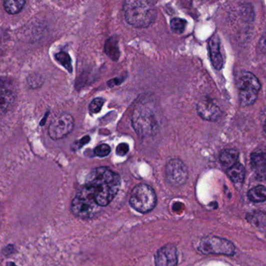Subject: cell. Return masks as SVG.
Segmentation results:
<instances>
[{
	"label": "cell",
	"instance_id": "6da1fadb",
	"mask_svg": "<svg viewBox=\"0 0 266 266\" xmlns=\"http://www.w3.org/2000/svg\"><path fill=\"white\" fill-rule=\"evenodd\" d=\"M84 187L102 208L108 205L117 195L121 187V178L109 168H95L86 176Z\"/></svg>",
	"mask_w": 266,
	"mask_h": 266
},
{
	"label": "cell",
	"instance_id": "7a4b0ae2",
	"mask_svg": "<svg viewBox=\"0 0 266 266\" xmlns=\"http://www.w3.org/2000/svg\"><path fill=\"white\" fill-rule=\"evenodd\" d=\"M126 22L135 28H146L152 25L156 18L154 4L144 0H127L123 5Z\"/></svg>",
	"mask_w": 266,
	"mask_h": 266
},
{
	"label": "cell",
	"instance_id": "3957f363",
	"mask_svg": "<svg viewBox=\"0 0 266 266\" xmlns=\"http://www.w3.org/2000/svg\"><path fill=\"white\" fill-rule=\"evenodd\" d=\"M132 124L141 138L152 137L158 131V120L154 112L148 107L141 106L134 111Z\"/></svg>",
	"mask_w": 266,
	"mask_h": 266
},
{
	"label": "cell",
	"instance_id": "277c9868",
	"mask_svg": "<svg viewBox=\"0 0 266 266\" xmlns=\"http://www.w3.org/2000/svg\"><path fill=\"white\" fill-rule=\"evenodd\" d=\"M158 197L154 188L148 184L136 186L130 195V204L140 213L146 214L156 207Z\"/></svg>",
	"mask_w": 266,
	"mask_h": 266
},
{
	"label": "cell",
	"instance_id": "5b68a950",
	"mask_svg": "<svg viewBox=\"0 0 266 266\" xmlns=\"http://www.w3.org/2000/svg\"><path fill=\"white\" fill-rule=\"evenodd\" d=\"M96 201L84 187L77 193L71 203V211L81 219H89L94 217L100 211Z\"/></svg>",
	"mask_w": 266,
	"mask_h": 266
},
{
	"label": "cell",
	"instance_id": "8992f818",
	"mask_svg": "<svg viewBox=\"0 0 266 266\" xmlns=\"http://www.w3.org/2000/svg\"><path fill=\"white\" fill-rule=\"evenodd\" d=\"M198 250L204 254H220L232 256L235 254V246L225 238L216 236H206L202 238Z\"/></svg>",
	"mask_w": 266,
	"mask_h": 266
},
{
	"label": "cell",
	"instance_id": "52a82bcc",
	"mask_svg": "<svg viewBox=\"0 0 266 266\" xmlns=\"http://www.w3.org/2000/svg\"><path fill=\"white\" fill-rule=\"evenodd\" d=\"M165 177L168 183L174 187L182 186L188 177L187 166L180 159H172L166 163Z\"/></svg>",
	"mask_w": 266,
	"mask_h": 266
},
{
	"label": "cell",
	"instance_id": "ba28073f",
	"mask_svg": "<svg viewBox=\"0 0 266 266\" xmlns=\"http://www.w3.org/2000/svg\"><path fill=\"white\" fill-rule=\"evenodd\" d=\"M74 117L68 113H62L52 121L48 127V134L52 140H60L66 138L72 132L74 128Z\"/></svg>",
	"mask_w": 266,
	"mask_h": 266
},
{
	"label": "cell",
	"instance_id": "9c48e42d",
	"mask_svg": "<svg viewBox=\"0 0 266 266\" xmlns=\"http://www.w3.org/2000/svg\"><path fill=\"white\" fill-rule=\"evenodd\" d=\"M178 261L177 247L168 243L156 251L154 257L156 266H176Z\"/></svg>",
	"mask_w": 266,
	"mask_h": 266
},
{
	"label": "cell",
	"instance_id": "30bf717a",
	"mask_svg": "<svg viewBox=\"0 0 266 266\" xmlns=\"http://www.w3.org/2000/svg\"><path fill=\"white\" fill-rule=\"evenodd\" d=\"M197 112L202 119L208 121H215L221 116V110L215 102L208 98H202L197 104Z\"/></svg>",
	"mask_w": 266,
	"mask_h": 266
},
{
	"label": "cell",
	"instance_id": "8fae6325",
	"mask_svg": "<svg viewBox=\"0 0 266 266\" xmlns=\"http://www.w3.org/2000/svg\"><path fill=\"white\" fill-rule=\"evenodd\" d=\"M236 85L239 90L252 89L259 92L261 84L254 74L248 71H242L236 75Z\"/></svg>",
	"mask_w": 266,
	"mask_h": 266
},
{
	"label": "cell",
	"instance_id": "7c38bea8",
	"mask_svg": "<svg viewBox=\"0 0 266 266\" xmlns=\"http://www.w3.org/2000/svg\"><path fill=\"white\" fill-rule=\"evenodd\" d=\"M210 60L215 69L221 70L224 66V59L220 52V42L217 36H212L208 41Z\"/></svg>",
	"mask_w": 266,
	"mask_h": 266
},
{
	"label": "cell",
	"instance_id": "4fadbf2b",
	"mask_svg": "<svg viewBox=\"0 0 266 266\" xmlns=\"http://www.w3.org/2000/svg\"><path fill=\"white\" fill-rule=\"evenodd\" d=\"M15 100V95L10 88L0 83V114L10 109Z\"/></svg>",
	"mask_w": 266,
	"mask_h": 266
},
{
	"label": "cell",
	"instance_id": "5bb4252c",
	"mask_svg": "<svg viewBox=\"0 0 266 266\" xmlns=\"http://www.w3.org/2000/svg\"><path fill=\"white\" fill-rule=\"evenodd\" d=\"M250 165L259 178H266V155L263 153H253L250 155Z\"/></svg>",
	"mask_w": 266,
	"mask_h": 266
},
{
	"label": "cell",
	"instance_id": "9a60e30c",
	"mask_svg": "<svg viewBox=\"0 0 266 266\" xmlns=\"http://www.w3.org/2000/svg\"><path fill=\"white\" fill-rule=\"evenodd\" d=\"M246 219L252 226L266 232V212L264 211H250L246 215Z\"/></svg>",
	"mask_w": 266,
	"mask_h": 266
},
{
	"label": "cell",
	"instance_id": "2e32d148",
	"mask_svg": "<svg viewBox=\"0 0 266 266\" xmlns=\"http://www.w3.org/2000/svg\"><path fill=\"white\" fill-rule=\"evenodd\" d=\"M239 152L236 149H225L220 154V161L222 167L226 169H230L231 166L238 162Z\"/></svg>",
	"mask_w": 266,
	"mask_h": 266
},
{
	"label": "cell",
	"instance_id": "e0dca14e",
	"mask_svg": "<svg viewBox=\"0 0 266 266\" xmlns=\"http://www.w3.org/2000/svg\"><path fill=\"white\" fill-rule=\"evenodd\" d=\"M226 173L233 183H243L245 177L244 166L239 162H236V164L231 166L230 169H226Z\"/></svg>",
	"mask_w": 266,
	"mask_h": 266
},
{
	"label": "cell",
	"instance_id": "ac0fdd59",
	"mask_svg": "<svg viewBox=\"0 0 266 266\" xmlns=\"http://www.w3.org/2000/svg\"><path fill=\"white\" fill-rule=\"evenodd\" d=\"M104 52L108 57H110L112 60L117 61L118 60L120 51H119L118 40L117 38L112 37L108 39L105 43Z\"/></svg>",
	"mask_w": 266,
	"mask_h": 266
},
{
	"label": "cell",
	"instance_id": "d6986e66",
	"mask_svg": "<svg viewBox=\"0 0 266 266\" xmlns=\"http://www.w3.org/2000/svg\"><path fill=\"white\" fill-rule=\"evenodd\" d=\"M257 91L252 89H242L239 90V102L240 106H249L254 104L257 100Z\"/></svg>",
	"mask_w": 266,
	"mask_h": 266
},
{
	"label": "cell",
	"instance_id": "ffe728a7",
	"mask_svg": "<svg viewBox=\"0 0 266 266\" xmlns=\"http://www.w3.org/2000/svg\"><path fill=\"white\" fill-rule=\"evenodd\" d=\"M248 197L252 202L260 203L266 201V187L262 185L253 187L248 193Z\"/></svg>",
	"mask_w": 266,
	"mask_h": 266
},
{
	"label": "cell",
	"instance_id": "44dd1931",
	"mask_svg": "<svg viewBox=\"0 0 266 266\" xmlns=\"http://www.w3.org/2000/svg\"><path fill=\"white\" fill-rule=\"evenodd\" d=\"M24 0H6L4 2V8L10 15H16L24 8Z\"/></svg>",
	"mask_w": 266,
	"mask_h": 266
},
{
	"label": "cell",
	"instance_id": "7402d4cb",
	"mask_svg": "<svg viewBox=\"0 0 266 266\" xmlns=\"http://www.w3.org/2000/svg\"><path fill=\"white\" fill-rule=\"evenodd\" d=\"M54 58L62 67H65L68 72H72V60L70 58L68 53L60 52L56 54Z\"/></svg>",
	"mask_w": 266,
	"mask_h": 266
},
{
	"label": "cell",
	"instance_id": "603a6c76",
	"mask_svg": "<svg viewBox=\"0 0 266 266\" xmlns=\"http://www.w3.org/2000/svg\"><path fill=\"white\" fill-rule=\"evenodd\" d=\"M170 29L174 33L182 34L184 32L187 25L186 20L182 18H173L170 21Z\"/></svg>",
	"mask_w": 266,
	"mask_h": 266
},
{
	"label": "cell",
	"instance_id": "cb8c5ba5",
	"mask_svg": "<svg viewBox=\"0 0 266 266\" xmlns=\"http://www.w3.org/2000/svg\"><path fill=\"white\" fill-rule=\"evenodd\" d=\"M104 104V99L102 98H96L89 105V110L92 113H98L102 110Z\"/></svg>",
	"mask_w": 266,
	"mask_h": 266
},
{
	"label": "cell",
	"instance_id": "d4e9b609",
	"mask_svg": "<svg viewBox=\"0 0 266 266\" xmlns=\"http://www.w3.org/2000/svg\"><path fill=\"white\" fill-rule=\"evenodd\" d=\"M110 147L106 144L98 145L94 149V154L98 157H105L110 153Z\"/></svg>",
	"mask_w": 266,
	"mask_h": 266
},
{
	"label": "cell",
	"instance_id": "484cf974",
	"mask_svg": "<svg viewBox=\"0 0 266 266\" xmlns=\"http://www.w3.org/2000/svg\"><path fill=\"white\" fill-rule=\"evenodd\" d=\"M128 150H130V146H128V144L121 143L116 148V154L118 156H124L126 154L128 153Z\"/></svg>",
	"mask_w": 266,
	"mask_h": 266
},
{
	"label": "cell",
	"instance_id": "4316f807",
	"mask_svg": "<svg viewBox=\"0 0 266 266\" xmlns=\"http://www.w3.org/2000/svg\"><path fill=\"white\" fill-rule=\"evenodd\" d=\"M15 251V247L14 245L9 244L6 246L4 249H2V253L4 256H10L11 254H14V252Z\"/></svg>",
	"mask_w": 266,
	"mask_h": 266
},
{
	"label": "cell",
	"instance_id": "83f0119b",
	"mask_svg": "<svg viewBox=\"0 0 266 266\" xmlns=\"http://www.w3.org/2000/svg\"><path fill=\"white\" fill-rule=\"evenodd\" d=\"M259 46H260L261 50L263 52H264V53H266V33L262 36L260 42H259Z\"/></svg>",
	"mask_w": 266,
	"mask_h": 266
},
{
	"label": "cell",
	"instance_id": "f1b7e54d",
	"mask_svg": "<svg viewBox=\"0 0 266 266\" xmlns=\"http://www.w3.org/2000/svg\"><path fill=\"white\" fill-rule=\"evenodd\" d=\"M90 141V138L89 136H86V137H84L82 139L80 140V141H78V144H77V147H78V148H80V147H82V145H86V144H88V143Z\"/></svg>",
	"mask_w": 266,
	"mask_h": 266
},
{
	"label": "cell",
	"instance_id": "f546056e",
	"mask_svg": "<svg viewBox=\"0 0 266 266\" xmlns=\"http://www.w3.org/2000/svg\"><path fill=\"white\" fill-rule=\"evenodd\" d=\"M122 83V79H118V78H114V79L110 80L108 82V85L112 88V87L116 86V85H120Z\"/></svg>",
	"mask_w": 266,
	"mask_h": 266
},
{
	"label": "cell",
	"instance_id": "4dcf8cb0",
	"mask_svg": "<svg viewBox=\"0 0 266 266\" xmlns=\"http://www.w3.org/2000/svg\"><path fill=\"white\" fill-rule=\"evenodd\" d=\"M6 266H18L15 263L12 262V261H10V262L7 263L6 265Z\"/></svg>",
	"mask_w": 266,
	"mask_h": 266
},
{
	"label": "cell",
	"instance_id": "1f68e13d",
	"mask_svg": "<svg viewBox=\"0 0 266 266\" xmlns=\"http://www.w3.org/2000/svg\"><path fill=\"white\" fill-rule=\"evenodd\" d=\"M264 132L266 133V122H264Z\"/></svg>",
	"mask_w": 266,
	"mask_h": 266
}]
</instances>
